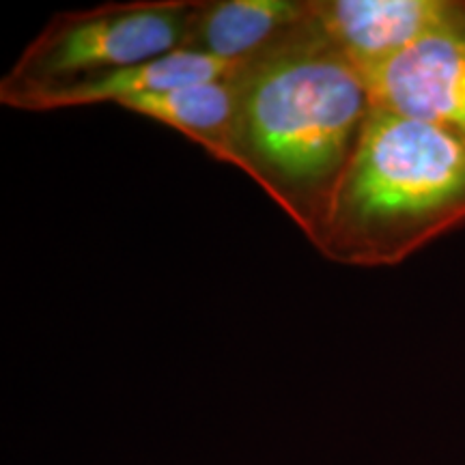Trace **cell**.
Segmentation results:
<instances>
[{"mask_svg":"<svg viewBox=\"0 0 465 465\" xmlns=\"http://www.w3.org/2000/svg\"><path fill=\"white\" fill-rule=\"evenodd\" d=\"M232 74V72H231ZM224 75L179 89L144 93L119 104V108L171 127L188 136L218 162H229V136L235 110V86Z\"/></svg>","mask_w":465,"mask_h":465,"instance_id":"obj_8","label":"cell"},{"mask_svg":"<svg viewBox=\"0 0 465 465\" xmlns=\"http://www.w3.org/2000/svg\"><path fill=\"white\" fill-rule=\"evenodd\" d=\"M360 74L373 106L465 141V26L422 39Z\"/></svg>","mask_w":465,"mask_h":465,"instance_id":"obj_4","label":"cell"},{"mask_svg":"<svg viewBox=\"0 0 465 465\" xmlns=\"http://www.w3.org/2000/svg\"><path fill=\"white\" fill-rule=\"evenodd\" d=\"M237 65L240 63H224L212 56L177 50L132 67L17 93L0 102L9 108L26 110V113H52V110L95 106V104L119 106L121 102L144 95V93L171 91L185 84L224 78Z\"/></svg>","mask_w":465,"mask_h":465,"instance_id":"obj_6","label":"cell"},{"mask_svg":"<svg viewBox=\"0 0 465 465\" xmlns=\"http://www.w3.org/2000/svg\"><path fill=\"white\" fill-rule=\"evenodd\" d=\"M319 26L360 72L465 26V0H311Z\"/></svg>","mask_w":465,"mask_h":465,"instance_id":"obj_5","label":"cell"},{"mask_svg":"<svg viewBox=\"0 0 465 465\" xmlns=\"http://www.w3.org/2000/svg\"><path fill=\"white\" fill-rule=\"evenodd\" d=\"M465 224V141L371 108L315 250L339 265L391 267Z\"/></svg>","mask_w":465,"mask_h":465,"instance_id":"obj_2","label":"cell"},{"mask_svg":"<svg viewBox=\"0 0 465 465\" xmlns=\"http://www.w3.org/2000/svg\"><path fill=\"white\" fill-rule=\"evenodd\" d=\"M196 0H132L56 11L0 80V100L183 48Z\"/></svg>","mask_w":465,"mask_h":465,"instance_id":"obj_3","label":"cell"},{"mask_svg":"<svg viewBox=\"0 0 465 465\" xmlns=\"http://www.w3.org/2000/svg\"><path fill=\"white\" fill-rule=\"evenodd\" d=\"M311 14V0H196L183 48L224 63L259 54Z\"/></svg>","mask_w":465,"mask_h":465,"instance_id":"obj_7","label":"cell"},{"mask_svg":"<svg viewBox=\"0 0 465 465\" xmlns=\"http://www.w3.org/2000/svg\"><path fill=\"white\" fill-rule=\"evenodd\" d=\"M229 162L315 246L369 119V89L311 14L231 74Z\"/></svg>","mask_w":465,"mask_h":465,"instance_id":"obj_1","label":"cell"}]
</instances>
